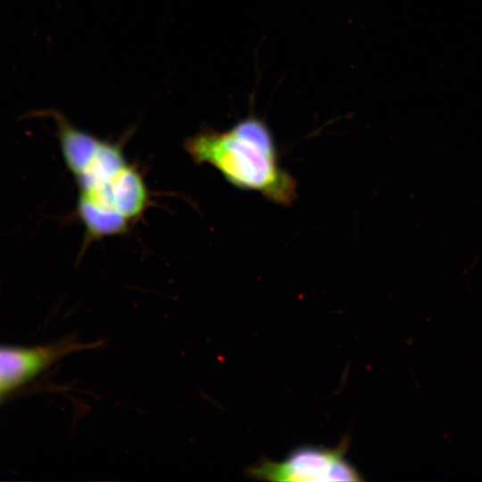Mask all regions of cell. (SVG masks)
I'll return each mask as SVG.
<instances>
[{"instance_id":"1","label":"cell","mask_w":482,"mask_h":482,"mask_svg":"<svg viewBox=\"0 0 482 482\" xmlns=\"http://www.w3.org/2000/svg\"><path fill=\"white\" fill-rule=\"evenodd\" d=\"M185 148L195 162L213 167L237 188L283 206L297 196L296 181L280 166L270 128L253 115L227 130L197 132L186 139Z\"/></svg>"},{"instance_id":"2","label":"cell","mask_w":482,"mask_h":482,"mask_svg":"<svg viewBox=\"0 0 482 482\" xmlns=\"http://www.w3.org/2000/svg\"><path fill=\"white\" fill-rule=\"evenodd\" d=\"M350 439L336 447L305 445L293 450L283 461L262 458L245 470L248 477L268 481H362L360 472L345 459Z\"/></svg>"},{"instance_id":"3","label":"cell","mask_w":482,"mask_h":482,"mask_svg":"<svg viewBox=\"0 0 482 482\" xmlns=\"http://www.w3.org/2000/svg\"><path fill=\"white\" fill-rule=\"evenodd\" d=\"M57 354L52 347H0V395L28 381Z\"/></svg>"}]
</instances>
